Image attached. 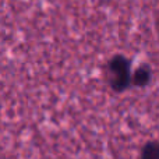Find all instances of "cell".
<instances>
[{
  "instance_id": "obj_1",
  "label": "cell",
  "mask_w": 159,
  "mask_h": 159,
  "mask_svg": "<svg viewBox=\"0 0 159 159\" xmlns=\"http://www.w3.org/2000/svg\"><path fill=\"white\" fill-rule=\"evenodd\" d=\"M109 84L115 91H123L131 82L130 61L123 56H115L107 64Z\"/></svg>"
},
{
  "instance_id": "obj_2",
  "label": "cell",
  "mask_w": 159,
  "mask_h": 159,
  "mask_svg": "<svg viewBox=\"0 0 159 159\" xmlns=\"http://www.w3.org/2000/svg\"><path fill=\"white\" fill-rule=\"evenodd\" d=\"M149 78H151V70L147 66H141V67H138L134 71V74L131 75V82H134V85L141 87V85L148 84Z\"/></svg>"
},
{
  "instance_id": "obj_4",
  "label": "cell",
  "mask_w": 159,
  "mask_h": 159,
  "mask_svg": "<svg viewBox=\"0 0 159 159\" xmlns=\"http://www.w3.org/2000/svg\"><path fill=\"white\" fill-rule=\"evenodd\" d=\"M158 30H159V20H158Z\"/></svg>"
},
{
  "instance_id": "obj_3",
  "label": "cell",
  "mask_w": 159,
  "mask_h": 159,
  "mask_svg": "<svg viewBox=\"0 0 159 159\" xmlns=\"http://www.w3.org/2000/svg\"><path fill=\"white\" fill-rule=\"evenodd\" d=\"M141 159H159V143H148L141 151Z\"/></svg>"
}]
</instances>
